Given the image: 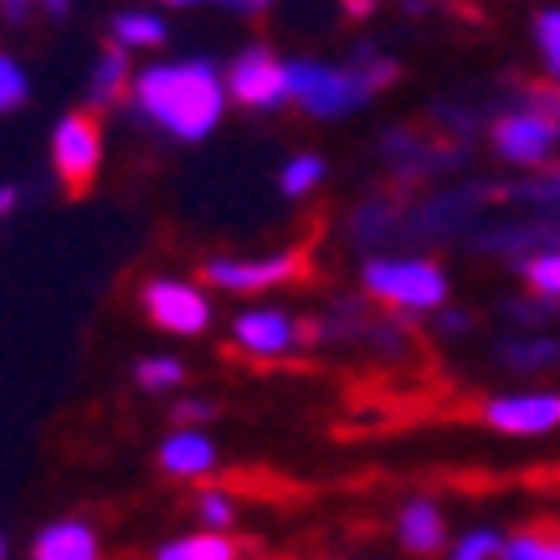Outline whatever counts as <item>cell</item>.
<instances>
[{
    "mask_svg": "<svg viewBox=\"0 0 560 560\" xmlns=\"http://www.w3.org/2000/svg\"><path fill=\"white\" fill-rule=\"evenodd\" d=\"M504 560H560V540L550 535H520L504 545Z\"/></svg>",
    "mask_w": 560,
    "mask_h": 560,
    "instance_id": "21",
    "label": "cell"
},
{
    "mask_svg": "<svg viewBox=\"0 0 560 560\" xmlns=\"http://www.w3.org/2000/svg\"><path fill=\"white\" fill-rule=\"evenodd\" d=\"M504 360H510V365H550V360H560V345H550V340L510 345V350H504Z\"/></svg>",
    "mask_w": 560,
    "mask_h": 560,
    "instance_id": "23",
    "label": "cell"
},
{
    "mask_svg": "<svg viewBox=\"0 0 560 560\" xmlns=\"http://www.w3.org/2000/svg\"><path fill=\"white\" fill-rule=\"evenodd\" d=\"M535 42H540V51L556 62V72H560V11H540V21H535Z\"/></svg>",
    "mask_w": 560,
    "mask_h": 560,
    "instance_id": "24",
    "label": "cell"
},
{
    "mask_svg": "<svg viewBox=\"0 0 560 560\" xmlns=\"http://www.w3.org/2000/svg\"><path fill=\"white\" fill-rule=\"evenodd\" d=\"M144 314H150V324L171 329V335H201L206 319H211V304H206V293L190 289V283L154 278L150 289H144Z\"/></svg>",
    "mask_w": 560,
    "mask_h": 560,
    "instance_id": "6",
    "label": "cell"
},
{
    "mask_svg": "<svg viewBox=\"0 0 560 560\" xmlns=\"http://www.w3.org/2000/svg\"><path fill=\"white\" fill-rule=\"evenodd\" d=\"M365 293L396 308H442L447 278L427 257H371L365 262Z\"/></svg>",
    "mask_w": 560,
    "mask_h": 560,
    "instance_id": "2",
    "label": "cell"
},
{
    "mask_svg": "<svg viewBox=\"0 0 560 560\" xmlns=\"http://www.w3.org/2000/svg\"><path fill=\"white\" fill-rule=\"evenodd\" d=\"M124 78H129V57H124L119 47H114V51H103L98 72H93V98H98V103L119 98V93H124Z\"/></svg>",
    "mask_w": 560,
    "mask_h": 560,
    "instance_id": "16",
    "label": "cell"
},
{
    "mask_svg": "<svg viewBox=\"0 0 560 560\" xmlns=\"http://www.w3.org/2000/svg\"><path fill=\"white\" fill-rule=\"evenodd\" d=\"M114 36H119V47H160L165 42V21L150 16V11H124L114 21Z\"/></svg>",
    "mask_w": 560,
    "mask_h": 560,
    "instance_id": "15",
    "label": "cell"
},
{
    "mask_svg": "<svg viewBox=\"0 0 560 560\" xmlns=\"http://www.w3.org/2000/svg\"><path fill=\"white\" fill-rule=\"evenodd\" d=\"M525 278L540 299H560V253H535L525 262Z\"/></svg>",
    "mask_w": 560,
    "mask_h": 560,
    "instance_id": "17",
    "label": "cell"
},
{
    "mask_svg": "<svg viewBox=\"0 0 560 560\" xmlns=\"http://www.w3.org/2000/svg\"><path fill=\"white\" fill-rule=\"evenodd\" d=\"M98 160H103V129H98V114H68L57 124L51 135V165H57V180L83 196L98 175Z\"/></svg>",
    "mask_w": 560,
    "mask_h": 560,
    "instance_id": "4",
    "label": "cell"
},
{
    "mask_svg": "<svg viewBox=\"0 0 560 560\" xmlns=\"http://www.w3.org/2000/svg\"><path fill=\"white\" fill-rule=\"evenodd\" d=\"M211 463H217V447L201 432H180V438H171L160 447V468L175 478H201V474H211Z\"/></svg>",
    "mask_w": 560,
    "mask_h": 560,
    "instance_id": "12",
    "label": "cell"
},
{
    "mask_svg": "<svg viewBox=\"0 0 560 560\" xmlns=\"http://www.w3.org/2000/svg\"><path fill=\"white\" fill-rule=\"evenodd\" d=\"M26 93H32V88H26V72H21V62L0 51V114L21 108V103H26Z\"/></svg>",
    "mask_w": 560,
    "mask_h": 560,
    "instance_id": "18",
    "label": "cell"
},
{
    "mask_svg": "<svg viewBox=\"0 0 560 560\" xmlns=\"http://www.w3.org/2000/svg\"><path fill=\"white\" fill-rule=\"evenodd\" d=\"M493 556H504V545H499L493 529H478V535H468V540L453 550V560H493Z\"/></svg>",
    "mask_w": 560,
    "mask_h": 560,
    "instance_id": "22",
    "label": "cell"
},
{
    "mask_svg": "<svg viewBox=\"0 0 560 560\" xmlns=\"http://www.w3.org/2000/svg\"><path fill=\"white\" fill-rule=\"evenodd\" d=\"M211 417V401H180L175 407V422H206Z\"/></svg>",
    "mask_w": 560,
    "mask_h": 560,
    "instance_id": "26",
    "label": "cell"
},
{
    "mask_svg": "<svg viewBox=\"0 0 560 560\" xmlns=\"http://www.w3.org/2000/svg\"><path fill=\"white\" fill-rule=\"evenodd\" d=\"M401 545H407L411 556H432L442 545V514L427 504V499H417V504H407L401 510Z\"/></svg>",
    "mask_w": 560,
    "mask_h": 560,
    "instance_id": "13",
    "label": "cell"
},
{
    "mask_svg": "<svg viewBox=\"0 0 560 560\" xmlns=\"http://www.w3.org/2000/svg\"><path fill=\"white\" fill-rule=\"evenodd\" d=\"M293 319L289 314H242L237 319V345L247 355H283L293 345Z\"/></svg>",
    "mask_w": 560,
    "mask_h": 560,
    "instance_id": "11",
    "label": "cell"
},
{
    "mask_svg": "<svg viewBox=\"0 0 560 560\" xmlns=\"http://www.w3.org/2000/svg\"><path fill=\"white\" fill-rule=\"evenodd\" d=\"M483 422L499 427V432H514V438H535V432L560 427V396H510V401H489V407H483Z\"/></svg>",
    "mask_w": 560,
    "mask_h": 560,
    "instance_id": "9",
    "label": "cell"
},
{
    "mask_svg": "<svg viewBox=\"0 0 560 560\" xmlns=\"http://www.w3.org/2000/svg\"><path fill=\"white\" fill-rule=\"evenodd\" d=\"M560 139L556 119L550 114H504V119L493 124V144L504 160H520V165H535L550 154V144Z\"/></svg>",
    "mask_w": 560,
    "mask_h": 560,
    "instance_id": "8",
    "label": "cell"
},
{
    "mask_svg": "<svg viewBox=\"0 0 560 560\" xmlns=\"http://www.w3.org/2000/svg\"><path fill=\"white\" fill-rule=\"evenodd\" d=\"M550 196H560V171H556V175H550Z\"/></svg>",
    "mask_w": 560,
    "mask_h": 560,
    "instance_id": "28",
    "label": "cell"
},
{
    "mask_svg": "<svg viewBox=\"0 0 560 560\" xmlns=\"http://www.w3.org/2000/svg\"><path fill=\"white\" fill-rule=\"evenodd\" d=\"M135 98L160 129L175 139H206L221 119V78L211 62H165V68H144L135 78Z\"/></svg>",
    "mask_w": 560,
    "mask_h": 560,
    "instance_id": "1",
    "label": "cell"
},
{
    "mask_svg": "<svg viewBox=\"0 0 560 560\" xmlns=\"http://www.w3.org/2000/svg\"><path fill=\"white\" fill-rule=\"evenodd\" d=\"M154 560H237V545L226 535H190V540H171Z\"/></svg>",
    "mask_w": 560,
    "mask_h": 560,
    "instance_id": "14",
    "label": "cell"
},
{
    "mask_svg": "<svg viewBox=\"0 0 560 560\" xmlns=\"http://www.w3.org/2000/svg\"><path fill=\"white\" fill-rule=\"evenodd\" d=\"M5 211H16V186H0V217Z\"/></svg>",
    "mask_w": 560,
    "mask_h": 560,
    "instance_id": "27",
    "label": "cell"
},
{
    "mask_svg": "<svg viewBox=\"0 0 560 560\" xmlns=\"http://www.w3.org/2000/svg\"><path fill=\"white\" fill-rule=\"evenodd\" d=\"M319 175H324L319 154H299V160H289V171H283V190H289V196H304V190L319 186Z\"/></svg>",
    "mask_w": 560,
    "mask_h": 560,
    "instance_id": "19",
    "label": "cell"
},
{
    "mask_svg": "<svg viewBox=\"0 0 560 560\" xmlns=\"http://www.w3.org/2000/svg\"><path fill=\"white\" fill-rule=\"evenodd\" d=\"M32 560H98V535L78 520H62V525H47L32 545Z\"/></svg>",
    "mask_w": 560,
    "mask_h": 560,
    "instance_id": "10",
    "label": "cell"
},
{
    "mask_svg": "<svg viewBox=\"0 0 560 560\" xmlns=\"http://www.w3.org/2000/svg\"><path fill=\"white\" fill-rule=\"evenodd\" d=\"M196 510H201L206 525H232V514H237L226 493H201V499H196Z\"/></svg>",
    "mask_w": 560,
    "mask_h": 560,
    "instance_id": "25",
    "label": "cell"
},
{
    "mask_svg": "<svg viewBox=\"0 0 560 560\" xmlns=\"http://www.w3.org/2000/svg\"><path fill=\"white\" fill-rule=\"evenodd\" d=\"M304 268H308V247L278 253V257H211L201 272H206V283H217V289L262 293V289H278V283H293Z\"/></svg>",
    "mask_w": 560,
    "mask_h": 560,
    "instance_id": "5",
    "label": "cell"
},
{
    "mask_svg": "<svg viewBox=\"0 0 560 560\" xmlns=\"http://www.w3.org/2000/svg\"><path fill=\"white\" fill-rule=\"evenodd\" d=\"M232 93H237V103H247V108L283 103L289 98V62H278L268 47L242 51L237 68H232Z\"/></svg>",
    "mask_w": 560,
    "mask_h": 560,
    "instance_id": "7",
    "label": "cell"
},
{
    "mask_svg": "<svg viewBox=\"0 0 560 560\" xmlns=\"http://www.w3.org/2000/svg\"><path fill=\"white\" fill-rule=\"evenodd\" d=\"M0 560H5V535H0Z\"/></svg>",
    "mask_w": 560,
    "mask_h": 560,
    "instance_id": "29",
    "label": "cell"
},
{
    "mask_svg": "<svg viewBox=\"0 0 560 560\" xmlns=\"http://www.w3.org/2000/svg\"><path fill=\"white\" fill-rule=\"evenodd\" d=\"M289 98H299L319 119H340L371 98V88L355 78V68H329V62L299 57V62H289Z\"/></svg>",
    "mask_w": 560,
    "mask_h": 560,
    "instance_id": "3",
    "label": "cell"
},
{
    "mask_svg": "<svg viewBox=\"0 0 560 560\" xmlns=\"http://www.w3.org/2000/svg\"><path fill=\"white\" fill-rule=\"evenodd\" d=\"M139 386H150V390H165V386H180V381H186V365H180V360H139Z\"/></svg>",
    "mask_w": 560,
    "mask_h": 560,
    "instance_id": "20",
    "label": "cell"
}]
</instances>
